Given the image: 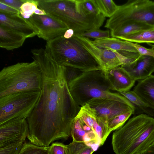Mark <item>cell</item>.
Instances as JSON below:
<instances>
[{"label":"cell","mask_w":154,"mask_h":154,"mask_svg":"<svg viewBox=\"0 0 154 154\" xmlns=\"http://www.w3.org/2000/svg\"><path fill=\"white\" fill-rule=\"evenodd\" d=\"M63 35L47 42L45 49L51 59L60 65L83 72L102 69L77 37L66 39Z\"/></svg>","instance_id":"obj_4"},{"label":"cell","mask_w":154,"mask_h":154,"mask_svg":"<svg viewBox=\"0 0 154 154\" xmlns=\"http://www.w3.org/2000/svg\"><path fill=\"white\" fill-rule=\"evenodd\" d=\"M38 7V0H26L20 8V15L24 18L28 19L34 14Z\"/></svg>","instance_id":"obj_27"},{"label":"cell","mask_w":154,"mask_h":154,"mask_svg":"<svg viewBox=\"0 0 154 154\" xmlns=\"http://www.w3.org/2000/svg\"><path fill=\"white\" fill-rule=\"evenodd\" d=\"M94 140H97L100 143L97 137L93 131L91 130L87 132L84 138V142L86 143Z\"/></svg>","instance_id":"obj_37"},{"label":"cell","mask_w":154,"mask_h":154,"mask_svg":"<svg viewBox=\"0 0 154 154\" xmlns=\"http://www.w3.org/2000/svg\"><path fill=\"white\" fill-rule=\"evenodd\" d=\"M26 0H0V2L5 3L20 11L22 5Z\"/></svg>","instance_id":"obj_36"},{"label":"cell","mask_w":154,"mask_h":154,"mask_svg":"<svg viewBox=\"0 0 154 154\" xmlns=\"http://www.w3.org/2000/svg\"><path fill=\"white\" fill-rule=\"evenodd\" d=\"M27 20L38 30L37 36L47 42L63 35L69 29L64 23L47 14H34Z\"/></svg>","instance_id":"obj_10"},{"label":"cell","mask_w":154,"mask_h":154,"mask_svg":"<svg viewBox=\"0 0 154 154\" xmlns=\"http://www.w3.org/2000/svg\"><path fill=\"white\" fill-rule=\"evenodd\" d=\"M84 11L87 14L96 16L101 14L95 0H78Z\"/></svg>","instance_id":"obj_29"},{"label":"cell","mask_w":154,"mask_h":154,"mask_svg":"<svg viewBox=\"0 0 154 154\" xmlns=\"http://www.w3.org/2000/svg\"><path fill=\"white\" fill-rule=\"evenodd\" d=\"M117 92L125 97L133 105L135 108V112L137 110L150 116H154L153 111L133 91Z\"/></svg>","instance_id":"obj_21"},{"label":"cell","mask_w":154,"mask_h":154,"mask_svg":"<svg viewBox=\"0 0 154 154\" xmlns=\"http://www.w3.org/2000/svg\"><path fill=\"white\" fill-rule=\"evenodd\" d=\"M84 124L82 116L79 111L73 119L71 124V136L73 140L78 142H84V138L88 132L83 129Z\"/></svg>","instance_id":"obj_23"},{"label":"cell","mask_w":154,"mask_h":154,"mask_svg":"<svg viewBox=\"0 0 154 154\" xmlns=\"http://www.w3.org/2000/svg\"><path fill=\"white\" fill-rule=\"evenodd\" d=\"M94 151L84 142L72 140L66 145L65 154H92Z\"/></svg>","instance_id":"obj_24"},{"label":"cell","mask_w":154,"mask_h":154,"mask_svg":"<svg viewBox=\"0 0 154 154\" xmlns=\"http://www.w3.org/2000/svg\"><path fill=\"white\" fill-rule=\"evenodd\" d=\"M99 118L107 122L116 116L131 112L134 114L135 109L130 102H125L105 98H93L86 104Z\"/></svg>","instance_id":"obj_9"},{"label":"cell","mask_w":154,"mask_h":154,"mask_svg":"<svg viewBox=\"0 0 154 154\" xmlns=\"http://www.w3.org/2000/svg\"><path fill=\"white\" fill-rule=\"evenodd\" d=\"M137 81L133 91L154 112V75Z\"/></svg>","instance_id":"obj_17"},{"label":"cell","mask_w":154,"mask_h":154,"mask_svg":"<svg viewBox=\"0 0 154 154\" xmlns=\"http://www.w3.org/2000/svg\"><path fill=\"white\" fill-rule=\"evenodd\" d=\"M79 112L85 123L97 135L100 146L103 145L111 132L108 128L107 123L98 118L87 104L81 106Z\"/></svg>","instance_id":"obj_14"},{"label":"cell","mask_w":154,"mask_h":154,"mask_svg":"<svg viewBox=\"0 0 154 154\" xmlns=\"http://www.w3.org/2000/svg\"><path fill=\"white\" fill-rule=\"evenodd\" d=\"M41 69L34 60L4 67L0 72V97L15 93L41 91Z\"/></svg>","instance_id":"obj_6"},{"label":"cell","mask_w":154,"mask_h":154,"mask_svg":"<svg viewBox=\"0 0 154 154\" xmlns=\"http://www.w3.org/2000/svg\"><path fill=\"white\" fill-rule=\"evenodd\" d=\"M38 7L46 14L73 29L75 34L99 29L106 17L101 14L96 16L86 13L78 0H38Z\"/></svg>","instance_id":"obj_3"},{"label":"cell","mask_w":154,"mask_h":154,"mask_svg":"<svg viewBox=\"0 0 154 154\" xmlns=\"http://www.w3.org/2000/svg\"><path fill=\"white\" fill-rule=\"evenodd\" d=\"M0 13L10 15H17L20 14L19 11L0 2Z\"/></svg>","instance_id":"obj_34"},{"label":"cell","mask_w":154,"mask_h":154,"mask_svg":"<svg viewBox=\"0 0 154 154\" xmlns=\"http://www.w3.org/2000/svg\"><path fill=\"white\" fill-rule=\"evenodd\" d=\"M76 36L90 38L98 39L104 38H110L109 30H102L99 29H94L79 34H74Z\"/></svg>","instance_id":"obj_30"},{"label":"cell","mask_w":154,"mask_h":154,"mask_svg":"<svg viewBox=\"0 0 154 154\" xmlns=\"http://www.w3.org/2000/svg\"><path fill=\"white\" fill-rule=\"evenodd\" d=\"M42 75V94L33 111L26 119L32 143L47 147L55 140L71 136L73 119L81 108L69 89L66 66L51 59L42 48L32 53Z\"/></svg>","instance_id":"obj_1"},{"label":"cell","mask_w":154,"mask_h":154,"mask_svg":"<svg viewBox=\"0 0 154 154\" xmlns=\"http://www.w3.org/2000/svg\"><path fill=\"white\" fill-rule=\"evenodd\" d=\"M0 26L20 34L26 38L37 35L38 30L21 15H10L0 13Z\"/></svg>","instance_id":"obj_13"},{"label":"cell","mask_w":154,"mask_h":154,"mask_svg":"<svg viewBox=\"0 0 154 154\" xmlns=\"http://www.w3.org/2000/svg\"><path fill=\"white\" fill-rule=\"evenodd\" d=\"M104 72L111 85L112 91L117 92L129 91L136 81L121 66Z\"/></svg>","instance_id":"obj_16"},{"label":"cell","mask_w":154,"mask_h":154,"mask_svg":"<svg viewBox=\"0 0 154 154\" xmlns=\"http://www.w3.org/2000/svg\"><path fill=\"white\" fill-rule=\"evenodd\" d=\"M76 36L83 46L96 60L104 72L122 65L121 61L114 51L99 48L88 38Z\"/></svg>","instance_id":"obj_12"},{"label":"cell","mask_w":154,"mask_h":154,"mask_svg":"<svg viewBox=\"0 0 154 154\" xmlns=\"http://www.w3.org/2000/svg\"><path fill=\"white\" fill-rule=\"evenodd\" d=\"M83 72L76 68L66 66V75L67 82L76 78Z\"/></svg>","instance_id":"obj_33"},{"label":"cell","mask_w":154,"mask_h":154,"mask_svg":"<svg viewBox=\"0 0 154 154\" xmlns=\"http://www.w3.org/2000/svg\"><path fill=\"white\" fill-rule=\"evenodd\" d=\"M23 143L16 142L0 147V154H19Z\"/></svg>","instance_id":"obj_31"},{"label":"cell","mask_w":154,"mask_h":154,"mask_svg":"<svg viewBox=\"0 0 154 154\" xmlns=\"http://www.w3.org/2000/svg\"><path fill=\"white\" fill-rule=\"evenodd\" d=\"M152 49L154 50V45H152Z\"/></svg>","instance_id":"obj_41"},{"label":"cell","mask_w":154,"mask_h":154,"mask_svg":"<svg viewBox=\"0 0 154 154\" xmlns=\"http://www.w3.org/2000/svg\"><path fill=\"white\" fill-rule=\"evenodd\" d=\"M138 154H154V142L145 150Z\"/></svg>","instance_id":"obj_38"},{"label":"cell","mask_w":154,"mask_h":154,"mask_svg":"<svg viewBox=\"0 0 154 154\" xmlns=\"http://www.w3.org/2000/svg\"><path fill=\"white\" fill-rule=\"evenodd\" d=\"M145 23L154 27V2L149 0H129L118 6L115 14L106 21L105 27L110 31L130 22Z\"/></svg>","instance_id":"obj_7"},{"label":"cell","mask_w":154,"mask_h":154,"mask_svg":"<svg viewBox=\"0 0 154 154\" xmlns=\"http://www.w3.org/2000/svg\"><path fill=\"white\" fill-rule=\"evenodd\" d=\"M29 134L28 124L25 118L13 119L0 125V147L17 142H26Z\"/></svg>","instance_id":"obj_11"},{"label":"cell","mask_w":154,"mask_h":154,"mask_svg":"<svg viewBox=\"0 0 154 154\" xmlns=\"http://www.w3.org/2000/svg\"><path fill=\"white\" fill-rule=\"evenodd\" d=\"M121 66L135 81L142 80L154 72V57L140 56L134 62Z\"/></svg>","instance_id":"obj_15"},{"label":"cell","mask_w":154,"mask_h":154,"mask_svg":"<svg viewBox=\"0 0 154 154\" xmlns=\"http://www.w3.org/2000/svg\"><path fill=\"white\" fill-rule=\"evenodd\" d=\"M34 14L38 15H44L46 14V13L44 10L38 8L35 11Z\"/></svg>","instance_id":"obj_40"},{"label":"cell","mask_w":154,"mask_h":154,"mask_svg":"<svg viewBox=\"0 0 154 154\" xmlns=\"http://www.w3.org/2000/svg\"><path fill=\"white\" fill-rule=\"evenodd\" d=\"M67 84L73 98L81 107L91 99L96 98L130 102L119 93L111 91V85L102 69L83 72Z\"/></svg>","instance_id":"obj_5"},{"label":"cell","mask_w":154,"mask_h":154,"mask_svg":"<svg viewBox=\"0 0 154 154\" xmlns=\"http://www.w3.org/2000/svg\"><path fill=\"white\" fill-rule=\"evenodd\" d=\"M42 90L11 94L0 97V125L17 118H27L40 100Z\"/></svg>","instance_id":"obj_8"},{"label":"cell","mask_w":154,"mask_h":154,"mask_svg":"<svg viewBox=\"0 0 154 154\" xmlns=\"http://www.w3.org/2000/svg\"><path fill=\"white\" fill-rule=\"evenodd\" d=\"M132 112H128L118 115L107 122V126L111 132L122 127L128 120Z\"/></svg>","instance_id":"obj_26"},{"label":"cell","mask_w":154,"mask_h":154,"mask_svg":"<svg viewBox=\"0 0 154 154\" xmlns=\"http://www.w3.org/2000/svg\"><path fill=\"white\" fill-rule=\"evenodd\" d=\"M74 31L70 29H67L63 35V37L66 39H69L72 38L74 35Z\"/></svg>","instance_id":"obj_39"},{"label":"cell","mask_w":154,"mask_h":154,"mask_svg":"<svg viewBox=\"0 0 154 154\" xmlns=\"http://www.w3.org/2000/svg\"><path fill=\"white\" fill-rule=\"evenodd\" d=\"M154 27L144 23L134 22L128 23L117 29L110 31L112 38L120 37Z\"/></svg>","instance_id":"obj_20"},{"label":"cell","mask_w":154,"mask_h":154,"mask_svg":"<svg viewBox=\"0 0 154 154\" xmlns=\"http://www.w3.org/2000/svg\"><path fill=\"white\" fill-rule=\"evenodd\" d=\"M131 43L136 48L140 56H148L154 57V50L152 48L149 49L146 48L137 43H134L132 42H131Z\"/></svg>","instance_id":"obj_35"},{"label":"cell","mask_w":154,"mask_h":154,"mask_svg":"<svg viewBox=\"0 0 154 154\" xmlns=\"http://www.w3.org/2000/svg\"><path fill=\"white\" fill-rule=\"evenodd\" d=\"M154 142V118L142 114L116 130L112 144L116 154H138Z\"/></svg>","instance_id":"obj_2"},{"label":"cell","mask_w":154,"mask_h":154,"mask_svg":"<svg viewBox=\"0 0 154 154\" xmlns=\"http://www.w3.org/2000/svg\"><path fill=\"white\" fill-rule=\"evenodd\" d=\"M26 38L24 36L0 26V47L8 51L22 46Z\"/></svg>","instance_id":"obj_18"},{"label":"cell","mask_w":154,"mask_h":154,"mask_svg":"<svg viewBox=\"0 0 154 154\" xmlns=\"http://www.w3.org/2000/svg\"><path fill=\"white\" fill-rule=\"evenodd\" d=\"M49 147L39 146L26 142L23 143L19 154H48Z\"/></svg>","instance_id":"obj_28"},{"label":"cell","mask_w":154,"mask_h":154,"mask_svg":"<svg viewBox=\"0 0 154 154\" xmlns=\"http://www.w3.org/2000/svg\"><path fill=\"white\" fill-rule=\"evenodd\" d=\"M101 14L105 17H111L116 13L118 6L112 0H95Z\"/></svg>","instance_id":"obj_25"},{"label":"cell","mask_w":154,"mask_h":154,"mask_svg":"<svg viewBox=\"0 0 154 154\" xmlns=\"http://www.w3.org/2000/svg\"><path fill=\"white\" fill-rule=\"evenodd\" d=\"M92 42L95 45L100 48L108 49L117 51L138 52L130 42L122 41L118 38H104L95 39Z\"/></svg>","instance_id":"obj_19"},{"label":"cell","mask_w":154,"mask_h":154,"mask_svg":"<svg viewBox=\"0 0 154 154\" xmlns=\"http://www.w3.org/2000/svg\"><path fill=\"white\" fill-rule=\"evenodd\" d=\"M66 145L62 143H52L49 146L48 154H65Z\"/></svg>","instance_id":"obj_32"},{"label":"cell","mask_w":154,"mask_h":154,"mask_svg":"<svg viewBox=\"0 0 154 154\" xmlns=\"http://www.w3.org/2000/svg\"><path fill=\"white\" fill-rule=\"evenodd\" d=\"M132 42L154 43V27L119 38Z\"/></svg>","instance_id":"obj_22"}]
</instances>
